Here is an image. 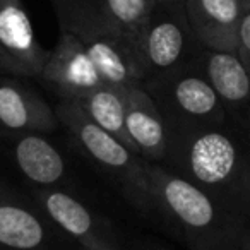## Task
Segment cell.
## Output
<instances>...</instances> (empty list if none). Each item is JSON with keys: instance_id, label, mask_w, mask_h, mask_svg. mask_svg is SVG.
Returning a JSON list of instances; mask_svg holds the SVG:
<instances>
[{"instance_id": "1", "label": "cell", "mask_w": 250, "mask_h": 250, "mask_svg": "<svg viewBox=\"0 0 250 250\" xmlns=\"http://www.w3.org/2000/svg\"><path fill=\"white\" fill-rule=\"evenodd\" d=\"M168 167L247 225L250 219V146L231 124L168 134Z\"/></svg>"}, {"instance_id": "2", "label": "cell", "mask_w": 250, "mask_h": 250, "mask_svg": "<svg viewBox=\"0 0 250 250\" xmlns=\"http://www.w3.org/2000/svg\"><path fill=\"white\" fill-rule=\"evenodd\" d=\"M154 218L187 250H245L247 225L206 192L160 163H149Z\"/></svg>"}, {"instance_id": "3", "label": "cell", "mask_w": 250, "mask_h": 250, "mask_svg": "<svg viewBox=\"0 0 250 250\" xmlns=\"http://www.w3.org/2000/svg\"><path fill=\"white\" fill-rule=\"evenodd\" d=\"M55 113L77 151L111 182L134 209L154 218L149 161L94 124L74 101H60Z\"/></svg>"}, {"instance_id": "4", "label": "cell", "mask_w": 250, "mask_h": 250, "mask_svg": "<svg viewBox=\"0 0 250 250\" xmlns=\"http://www.w3.org/2000/svg\"><path fill=\"white\" fill-rule=\"evenodd\" d=\"M143 86L156 103L168 134L229 124L221 98L195 59L178 69L147 77Z\"/></svg>"}, {"instance_id": "5", "label": "cell", "mask_w": 250, "mask_h": 250, "mask_svg": "<svg viewBox=\"0 0 250 250\" xmlns=\"http://www.w3.org/2000/svg\"><path fill=\"white\" fill-rule=\"evenodd\" d=\"M31 201L81 250H129L115 223L70 188L33 187Z\"/></svg>"}, {"instance_id": "6", "label": "cell", "mask_w": 250, "mask_h": 250, "mask_svg": "<svg viewBox=\"0 0 250 250\" xmlns=\"http://www.w3.org/2000/svg\"><path fill=\"white\" fill-rule=\"evenodd\" d=\"M201 48L187 19L185 0L156 4L139 36L146 79L192 62Z\"/></svg>"}, {"instance_id": "7", "label": "cell", "mask_w": 250, "mask_h": 250, "mask_svg": "<svg viewBox=\"0 0 250 250\" xmlns=\"http://www.w3.org/2000/svg\"><path fill=\"white\" fill-rule=\"evenodd\" d=\"M0 250H81L29 199L0 187Z\"/></svg>"}, {"instance_id": "8", "label": "cell", "mask_w": 250, "mask_h": 250, "mask_svg": "<svg viewBox=\"0 0 250 250\" xmlns=\"http://www.w3.org/2000/svg\"><path fill=\"white\" fill-rule=\"evenodd\" d=\"M38 79L55 91L60 101H74L103 84L83 40L69 31H60Z\"/></svg>"}, {"instance_id": "9", "label": "cell", "mask_w": 250, "mask_h": 250, "mask_svg": "<svg viewBox=\"0 0 250 250\" xmlns=\"http://www.w3.org/2000/svg\"><path fill=\"white\" fill-rule=\"evenodd\" d=\"M21 76L0 72V134L18 137L22 134H53L60 129L52 108Z\"/></svg>"}, {"instance_id": "10", "label": "cell", "mask_w": 250, "mask_h": 250, "mask_svg": "<svg viewBox=\"0 0 250 250\" xmlns=\"http://www.w3.org/2000/svg\"><path fill=\"white\" fill-rule=\"evenodd\" d=\"M195 60L221 98L229 124L250 146V76L238 55L202 46Z\"/></svg>"}, {"instance_id": "11", "label": "cell", "mask_w": 250, "mask_h": 250, "mask_svg": "<svg viewBox=\"0 0 250 250\" xmlns=\"http://www.w3.org/2000/svg\"><path fill=\"white\" fill-rule=\"evenodd\" d=\"M103 84L117 89H127L146 79L139 45L132 38L113 29L98 28L81 36Z\"/></svg>"}, {"instance_id": "12", "label": "cell", "mask_w": 250, "mask_h": 250, "mask_svg": "<svg viewBox=\"0 0 250 250\" xmlns=\"http://www.w3.org/2000/svg\"><path fill=\"white\" fill-rule=\"evenodd\" d=\"M0 48L21 77H38L48 59L21 0H0Z\"/></svg>"}, {"instance_id": "13", "label": "cell", "mask_w": 250, "mask_h": 250, "mask_svg": "<svg viewBox=\"0 0 250 250\" xmlns=\"http://www.w3.org/2000/svg\"><path fill=\"white\" fill-rule=\"evenodd\" d=\"M185 12L197 42L214 52L236 53L242 0H185Z\"/></svg>"}, {"instance_id": "14", "label": "cell", "mask_w": 250, "mask_h": 250, "mask_svg": "<svg viewBox=\"0 0 250 250\" xmlns=\"http://www.w3.org/2000/svg\"><path fill=\"white\" fill-rule=\"evenodd\" d=\"M11 156L19 173L38 188H69V163L46 134L12 137Z\"/></svg>"}, {"instance_id": "15", "label": "cell", "mask_w": 250, "mask_h": 250, "mask_svg": "<svg viewBox=\"0 0 250 250\" xmlns=\"http://www.w3.org/2000/svg\"><path fill=\"white\" fill-rule=\"evenodd\" d=\"M127 132L137 154L149 163H163L168 151V127L143 84L125 89Z\"/></svg>"}, {"instance_id": "16", "label": "cell", "mask_w": 250, "mask_h": 250, "mask_svg": "<svg viewBox=\"0 0 250 250\" xmlns=\"http://www.w3.org/2000/svg\"><path fill=\"white\" fill-rule=\"evenodd\" d=\"M84 110V113L91 118L101 129L110 132L117 139L136 151L132 141L127 132V101H125V89L101 84L100 87L83 94L81 98L74 100ZM137 153V151H136Z\"/></svg>"}, {"instance_id": "17", "label": "cell", "mask_w": 250, "mask_h": 250, "mask_svg": "<svg viewBox=\"0 0 250 250\" xmlns=\"http://www.w3.org/2000/svg\"><path fill=\"white\" fill-rule=\"evenodd\" d=\"M154 7L156 0H103V22L139 45V36Z\"/></svg>"}, {"instance_id": "18", "label": "cell", "mask_w": 250, "mask_h": 250, "mask_svg": "<svg viewBox=\"0 0 250 250\" xmlns=\"http://www.w3.org/2000/svg\"><path fill=\"white\" fill-rule=\"evenodd\" d=\"M60 31L84 36L103 28V0H52Z\"/></svg>"}, {"instance_id": "19", "label": "cell", "mask_w": 250, "mask_h": 250, "mask_svg": "<svg viewBox=\"0 0 250 250\" xmlns=\"http://www.w3.org/2000/svg\"><path fill=\"white\" fill-rule=\"evenodd\" d=\"M236 55H238L240 62L243 63V67H245V70L250 76V11H247L243 14L242 24H240Z\"/></svg>"}, {"instance_id": "20", "label": "cell", "mask_w": 250, "mask_h": 250, "mask_svg": "<svg viewBox=\"0 0 250 250\" xmlns=\"http://www.w3.org/2000/svg\"><path fill=\"white\" fill-rule=\"evenodd\" d=\"M129 250H171L170 247L163 245V243L156 242V240H141V242L134 243V245L129 247Z\"/></svg>"}, {"instance_id": "21", "label": "cell", "mask_w": 250, "mask_h": 250, "mask_svg": "<svg viewBox=\"0 0 250 250\" xmlns=\"http://www.w3.org/2000/svg\"><path fill=\"white\" fill-rule=\"evenodd\" d=\"M0 72H5V74H14L16 76V70L12 62L7 59V55L4 53V50L0 48Z\"/></svg>"}, {"instance_id": "22", "label": "cell", "mask_w": 250, "mask_h": 250, "mask_svg": "<svg viewBox=\"0 0 250 250\" xmlns=\"http://www.w3.org/2000/svg\"><path fill=\"white\" fill-rule=\"evenodd\" d=\"M242 2H243V9H245V12L250 11V0H242Z\"/></svg>"}, {"instance_id": "23", "label": "cell", "mask_w": 250, "mask_h": 250, "mask_svg": "<svg viewBox=\"0 0 250 250\" xmlns=\"http://www.w3.org/2000/svg\"><path fill=\"white\" fill-rule=\"evenodd\" d=\"M168 2H180V0H156V4H168Z\"/></svg>"}, {"instance_id": "24", "label": "cell", "mask_w": 250, "mask_h": 250, "mask_svg": "<svg viewBox=\"0 0 250 250\" xmlns=\"http://www.w3.org/2000/svg\"><path fill=\"white\" fill-rule=\"evenodd\" d=\"M245 250H250V243H249V245H247V249Z\"/></svg>"}]
</instances>
